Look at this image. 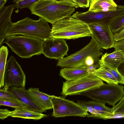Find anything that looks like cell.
<instances>
[{
  "label": "cell",
  "mask_w": 124,
  "mask_h": 124,
  "mask_svg": "<svg viewBox=\"0 0 124 124\" xmlns=\"http://www.w3.org/2000/svg\"><path fill=\"white\" fill-rule=\"evenodd\" d=\"M0 105L14 108H15L25 107V106L17 99L0 98Z\"/></svg>",
  "instance_id": "obj_24"
},
{
  "label": "cell",
  "mask_w": 124,
  "mask_h": 124,
  "mask_svg": "<svg viewBox=\"0 0 124 124\" xmlns=\"http://www.w3.org/2000/svg\"><path fill=\"white\" fill-rule=\"evenodd\" d=\"M52 30L48 22L39 17L35 20L29 17L15 23L8 30L6 36L20 34L43 40L52 37Z\"/></svg>",
  "instance_id": "obj_4"
},
{
  "label": "cell",
  "mask_w": 124,
  "mask_h": 124,
  "mask_svg": "<svg viewBox=\"0 0 124 124\" xmlns=\"http://www.w3.org/2000/svg\"><path fill=\"white\" fill-rule=\"evenodd\" d=\"M99 61L116 69L124 61V50H115L113 52L103 54Z\"/></svg>",
  "instance_id": "obj_18"
},
{
  "label": "cell",
  "mask_w": 124,
  "mask_h": 124,
  "mask_svg": "<svg viewBox=\"0 0 124 124\" xmlns=\"http://www.w3.org/2000/svg\"><path fill=\"white\" fill-rule=\"evenodd\" d=\"M5 85L25 89V74L13 56L7 62L4 76Z\"/></svg>",
  "instance_id": "obj_9"
},
{
  "label": "cell",
  "mask_w": 124,
  "mask_h": 124,
  "mask_svg": "<svg viewBox=\"0 0 124 124\" xmlns=\"http://www.w3.org/2000/svg\"><path fill=\"white\" fill-rule=\"evenodd\" d=\"M31 13L53 24L71 15L75 8L62 1L56 0H39L30 6Z\"/></svg>",
  "instance_id": "obj_2"
},
{
  "label": "cell",
  "mask_w": 124,
  "mask_h": 124,
  "mask_svg": "<svg viewBox=\"0 0 124 124\" xmlns=\"http://www.w3.org/2000/svg\"><path fill=\"white\" fill-rule=\"evenodd\" d=\"M74 1H75L78 4V0H74Z\"/></svg>",
  "instance_id": "obj_37"
},
{
  "label": "cell",
  "mask_w": 124,
  "mask_h": 124,
  "mask_svg": "<svg viewBox=\"0 0 124 124\" xmlns=\"http://www.w3.org/2000/svg\"><path fill=\"white\" fill-rule=\"evenodd\" d=\"M112 113L124 114V95L118 103L112 108Z\"/></svg>",
  "instance_id": "obj_26"
},
{
  "label": "cell",
  "mask_w": 124,
  "mask_h": 124,
  "mask_svg": "<svg viewBox=\"0 0 124 124\" xmlns=\"http://www.w3.org/2000/svg\"><path fill=\"white\" fill-rule=\"evenodd\" d=\"M111 30L114 34L124 28V14L117 17L110 24Z\"/></svg>",
  "instance_id": "obj_23"
},
{
  "label": "cell",
  "mask_w": 124,
  "mask_h": 124,
  "mask_svg": "<svg viewBox=\"0 0 124 124\" xmlns=\"http://www.w3.org/2000/svg\"><path fill=\"white\" fill-rule=\"evenodd\" d=\"M8 90L17 99L25 106L26 108L41 113L46 111L36 103L29 93L28 90L12 86L9 87Z\"/></svg>",
  "instance_id": "obj_13"
},
{
  "label": "cell",
  "mask_w": 124,
  "mask_h": 124,
  "mask_svg": "<svg viewBox=\"0 0 124 124\" xmlns=\"http://www.w3.org/2000/svg\"><path fill=\"white\" fill-rule=\"evenodd\" d=\"M68 50L64 39L51 37L44 40L42 53L47 58L62 59L67 55Z\"/></svg>",
  "instance_id": "obj_11"
},
{
  "label": "cell",
  "mask_w": 124,
  "mask_h": 124,
  "mask_svg": "<svg viewBox=\"0 0 124 124\" xmlns=\"http://www.w3.org/2000/svg\"><path fill=\"white\" fill-rule=\"evenodd\" d=\"M10 111L7 109H0V119L3 120L9 117V114Z\"/></svg>",
  "instance_id": "obj_31"
},
{
  "label": "cell",
  "mask_w": 124,
  "mask_h": 124,
  "mask_svg": "<svg viewBox=\"0 0 124 124\" xmlns=\"http://www.w3.org/2000/svg\"><path fill=\"white\" fill-rule=\"evenodd\" d=\"M118 70L120 73L124 76V61L119 65Z\"/></svg>",
  "instance_id": "obj_34"
},
{
  "label": "cell",
  "mask_w": 124,
  "mask_h": 124,
  "mask_svg": "<svg viewBox=\"0 0 124 124\" xmlns=\"http://www.w3.org/2000/svg\"><path fill=\"white\" fill-rule=\"evenodd\" d=\"M90 0H78V4L79 7L87 8L90 6Z\"/></svg>",
  "instance_id": "obj_32"
},
{
  "label": "cell",
  "mask_w": 124,
  "mask_h": 124,
  "mask_svg": "<svg viewBox=\"0 0 124 124\" xmlns=\"http://www.w3.org/2000/svg\"><path fill=\"white\" fill-rule=\"evenodd\" d=\"M8 116H9L13 117L32 119L34 120H38L49 116L48 115L31 110L24 106L16 108L14 110L10 111Z\"/></svg>",
  "instance_id": "obj_17"
},
{
  "label": "cell",
  "mask_w": 124,
  "mask_h": 124,
  "mask_svg": "<svg viewBox=\"0 0 124 124\" xmlns=\"http://www.w3.org/2000/svg\"><path fill=\"white\" fill-rule=\"evenodd\" d=\"M114 39L115 42L124 39V28L114 34Z\"/></svg>",
  "instance_id": "obj_29"
},
{
  "label": "cell",
  "mask_w": 124,
  "mask_h": 124,
  "mask_svg": "<svg viewBox=\"0 0 124 124\" xmlns=\"http://www.w3.org/2000/svg\"><path fill=\"white\" fill-rule=\"evenodd\" d=\"M15 4L7 6H4L0 8V46L4 43L7 32L14 23L11 17L15 8Z\"/></svg>",
  "instance_id": "obj_14"
},
{
  "label": "cell",
  "mask_w": 124,
  "mask_h": 124,
  "mask_svg": "<svg viewBox=\"0 0 124 124\" xmlns=\"http://www.w3.org/2000/svg\"><path fill=\"white\" fill-rule=\"evenodd\" d=\"M9 88L5 85L4 88L0 89V98L17 99L11 92L8 90Z\"/></svg>",
  "instance_id": "obj_25"
},
{
  "label": "cell",
  "mask_w": 124,
  "mask_h": 124,
  "mask_svg": "<svg viewBox=\"0 0 124 124\" xmlns=\"http://www.w3.org/2000/svg\"><path fill=\"white\" fill-rule=\"evenodd\" d=\"M8 0H0V8L4 6Z\"/></svg>",
  "instance_id": "obj_35"
},
{
  "label": "cell",
  "mask_w": 124,
  "mask_h": 124,
  "mask_svg": "<svg viewBox=\"0 0 124 124\" xmlns=\"http://www.w3.org/2000/svg\"><path fill=\"white\" fill-rule=\"evenodd\" d=\"M91 73L99 78L108 84H118L116 79L108 71L100 67L95 69Z\"/></svg>",
  "instance_id": "obj_21"
},
{
  "label": "cell",
  "mask_w": 124,
  "mask_h": 124,
  "mask_svg": "<svg viewBox=\"0 0 124 124\" xmlns=\"http://www.w3.org/2000/svg\"><path fill=\"white\" fill-rule=\"evenodd\" d=\"M39 0H24L15 4V8H28Z\"/></svg>",
  "instance_id": "obj_27"
},
{
  "label": "cell",
  "mask_w": 124,
  "mask_h": 124,
  "mask_svg": "<svg viewBox=\"0 0 124 124\" xmlns=\"http://www.w3.org/2000/svg\"><path fill=\"white\" fill-rule=\"evenodd\" d=\"M8 51L6 46H2L0 49V87L4 86V76Z\"/></svg>",
  "instance_id": "obj_20"
},
{
  "label": "cell",
  "mask_w": 124,
  "mask_h": 124,
  "mask_svg": "<svg viewBox=\"0 0 124 124\" xmlns=\"http://www.w3.org/2000/svg\"><path fill=\"white\" fill-rule=\"evenodd\" d=\"M118 5L114 0H90L88 11L107 12L116 10Z\"/></svg>",
  "instance_id": "obj_19"
},
{
  "label": "cell",
  "mask_w": 124,
  "mask_h": 124,
  "mask_svg": "<svg viewBox=\"0 0 124 124\" xmlns=\"http://www.w3.org/2000/svg\"><path fill=\"white\" fill-rule=\"evenodd\" d=\"M79 95L86 96L93 101L107 103L113 107L124 95V86L118 84H105L83 92Z\"/></svg>",
  "instance_id": "obj_6"
},
{
  "label": "cell",
  "mask_w": 124,
  "mask_h": 124,
  "mask_svg": "<svg viewBox=\"0 0 124 124\" xmlns=\"http://www.w3.org/2000/svg\"><path fill=\"white\" fill-rule=\"evenodd\" d=\"M89 74L88 67L77 66L64 68L61 70L59 75L66 80L71 81L81 78Z\"/></svg>",
  "instance_id": "obj_16"
},
{
  "label": "cell",
  "mask_w": 124,
  "mask_h": 124,
  "mask_svg": "<svg viewBox=\"0 0 124 124\" xmlns=\"http://www.w3.org/2000/svg\"><path fill=\"white\" fill-rule=\"evenodd\" d=\"M24 0H13V2L14 3H16Z\"/></svg>",
  "instance_id": "obj_36"
},
{
  "label": "cell",
  "mask_w": 124,
  "mask_h": 124,
  "mask_svg": "<svg viewBox=\"0 0 124 124\" xmlns=\"http://www.w3.org/2000/svg\"><path fill=\"white\" fill-rule=\"evenodd\" d=\"M63 1L67 4L77 8L79 7L78 4L74 0H56Z\"/></svg>",
  "instance_id": "obj_33"
},
{
  "label": "cell",
  "mask_w": 124,
  "mask_h": 124,
  "mask_svg": "<svg viewBox=\"0 0 124 124\" xmlns=\"http://www.w3.org/2000/svg\"><path fill=\"white\" fill-rule=\"evenodd\" d=\"M28 90L33 99L44 110L53 108L51 95L40 91L38 88L31 87Z\"/></svg>",
  "instance_id": "obj_15"
},
{
  "label": "cell",
  "mask_w": 124,
  "mask_h": 124,
  "mask_svg": "<svg viewBox=\"0 0 124 124\" xmlns=\"http://www.w3.org/2000/svg\"><path fill=\"white\" fill-rule=\"evenodd\" d=\"M124 118V114L120 113H112L105 117L104 119Z\"/></svg>",
  "instance_id": "obj_30"
},
{
  "label": "cell",
  "mask_w": 124,
  "mask_h": 124,
  "mask_svg": "<svg viewBox=\"0 0 124 124\" xmlns=\"http://www.w3.org/2000/svg\"><path fill=\"white\" fill-rule=\"evenodd\" d=\"M52 37L75 39L91 36L88 24L70 16L52 24Z\"/></svg>",
  "instance_id": "obj_3"
},
{
  "label": "cell",
  "mask_w": 124,
  "mask_h": 124,
  "mask_svg": "<svg viewBox=\"0 0 124 124\" xmlns=\"http://www.w3.org/2000/svg\"><path fill=\"white\" fill-rule=\"evenodd\" d=\"M99 63L101 67L104 68L111 74L116 79L118 83L124 85V76L120 73L118 69L113 68L100 61Z\"/></svg>",
  "instance_id": "obj_22"
},
{
  "label": "cell",
  "mask_w": 124,
  "mask_h": 124,
  "mask_svg": "<svg viewBox=\"0 0 124 124\" xmlns=\"http://www.w3.org/2000/svg\"><path fill=\"white\" fill-rule=\"evenodd\" d=\"M101 48L92 38L89 43L79 51L58 60L57 66L64 68L77 66L100 67V57L103 55Z\"/></svg>",
  "instance_id": "obj_1"
},
{
  "label": "cell",
  "mask_w": 124,
  "mask_h": 124,
  "mask_svg": "<svg viewBox=\"0 0 124 124\" xmlns=\"http://www.w3.org/2000/svg\"><path fill=\"white\" fill-rule=\"evenodd\" d=\"M77 103L90 113L88 117H94L104 119L112 113V108L106 106L105 103L93 101L78 100Z\"/></svg>",
  "instance_id": "obj_12"
},
{
  "label": "cell",
  "mask_w": 124,
  "mask_h": 124,
  "mask_svg": "<svg viewBox=\"0 0 124 124\" xmlns=\"http://www.w3.org/2000/svg\"><path fill=\"white\" fill-rule=\"evenodd\" d=\"M113 47L115 50H124V39L115 41Z\"/></svg>",
  "instance_id": "obj_28"
},
{
  "label": "cell",
  "mask_w": 124,
  "mask_h": 124,
  "mask_svg": "<svg viewBox=\"0 0 124 124\" xmlns=\"http://www.w3.org/2000/svg\"><path fill=\"white\" fill-rule=\"evenodd\" d=\"M88 24L91 31V36L102 48L107 49L113 47L115 41L114 34L109 24L98 22Z\"/></svg>",
  "instance_id": "obj_10"
},
{
  "label": "cell",
  "mask_w": 124,
  "mask_h": 124,
  "mask_svg": "<svg viewBox=\"0 0 124 124\" xmlns=\"http://www.w3.org/2000/svg\"><path fill=\"white\" fill-rule=\"evenodd\" d=\"M53 112L55 118L75 116L85 117L89 114L87 110L74 101L63 97L51 95Z\"/></svg>",
  "instance_id": "obj_8"
},
{
  "label": "cell",
  "mask_w": 124,
  "mask_h": 124,
  "mask_svg": "<svg viewBox=\"0 0 124 124\" xmlns=\"http://www.w3.org/2000/svg\"><path fill=\"white\" fill-rule=\"evenodd\" d=\"M104 84L101 79L90 73L75 80L63 82L61 94L64 97L79 95L81 93L98 87Z\"/></svg>",
  "instance_id": "obj_7"
},
{
  "label": "cell",
  "mask_w": 124,
  "mask_h": 124,
  "mask_svg": "<svg viewBox=\"0 0 124 124\" xmlns=\"http://www.w3.org/2000/svg\"><path fill=\"white\" fill-rule=\"evenodd\" d=\"M43 42L38 38L15 34L7 36L4 43L19 56L27 58L42 54Z\"/></svg>",
  "instance_id": "obj_5"
}]
</instances>
